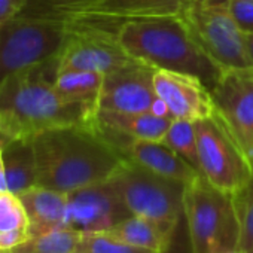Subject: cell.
Listing matches in <instances>:
<instances>
[{
	"instance_id": "obj_1",
	"label": "cell",
	"mask_w": 253,
	"mask_h": 253,
	"mask_svg": "<svg viewBox=\"0 0 253 253\" xmlns=\"http://www.w3.org/2000/svg\"><path fill=\"white\" fill-rule=\"evenodd\" d=\"M57 60L18 70L0 82V125L11 140L67 125H94L95 103L72 101L54 86Z\"/></svg>"
},
{
	"instance_id": "obj_2",
	"label": "cell",
	"mask_w": 253,
	"mask_h": 253,
	"mask_svg": "<svg viewBox=\"0 0 253 253\" xmlns=\"http://www.w3.org/2000/svg\"><path fill=\"white\" fill-rule=\"evenodd\" d=\"M38 186L60 192L110 179L126 160L124 151L94 125H67L36 134Z\"/></svg>"
},
{
	"instance_id": "obj_3",
	"label": "cell",
	"mask_w": 253,
	"mask_h": 253,
	"mask_svg": "<svg viewBox=\"0 0 253 253\" xmlns=\"http://www.w3.org/2000/svg\"><path fill=\"white\" fill-rule=\"evenodd\" d=\"M131 58L155 69L200 78L210 89L222 70L201 51L180 17L126 21L115 32Z\"/></svg>"
},
{
	"instance_id": "obj_4",
	"label": "cell",
	"mask_w": 253,
	"mask_h": 253,
	"mask_svg": "<svg viewBox=\"0 0 253 253\" xmlns=\"http://www.w3.org/2000/svg\"><path fill=\"white\" fill-rule=\"evenodd\" d=\"M183 216L191 253H226L240 249L241 217L237 195L214 188L201 174L185 186Z\"/></svg>"
},
{
	"instance_id": "obj_5",
	"label": "cell",
	"mask_w": 253,
	"mask_h": 253,
	"mask_svg": "<svg viewBox=\"0 0 253 253\" xmlns=\"http://www.w3.org/2000/svg\"><path fill=\"white\" fill-rule=\"evenodd\" d=\"M203 0H51L43 12L69 30H98L115 35L126 21L183 17Z\"/></svg>"
},
{
	"instance_id": "obj_6",
	"label": "cell",
	"mask_w": 253,
	"mask_h": 253,
	"mask_svg": "<svg viewBox=\"0 0 253 253\" xmlns=\"http://www.w3.org/2000/svg\"><path fill=\"white\" fill-rule=\"evenodd\" d=\"M133 216L145 217L170 237L183 216L185 183L160 176L126 158L110 177Z\"/></svg>"
},
{
	"instance_id": "obj_7",
	"label": "cell",
	"mask_w": 253,
	"mask_h": 253,
	"mask_svg": "<svg viewBox=\"0 0 253 253\" xmlns=\"http://www.w3.org/2000/svg\"><path fill=\"white\" fill-rule=\"evenodd\" d=\"M69 36L61 20L26 11L0 27V82L9 75L57 60Z\"/></svg>"
},
{
	"instance_id": "obj_8",
	"label": "cell",
	"mask_w": 253,
	"mask_h": 253,
	"mask_svg": "<svg viewBox=\"0 0 253 253\" xmlns=\"http://www.w3.org/2000/svg\"><path fill=\"white\" fill-rule=\"evenodd\" d=\"M194 125L201 176L214 188L238 195L252 180V161L216 110Z\"/></svg>"
},
{
	"instance_id": "obj_9",
	"label": "cell",
	"mask_w": 253,
	"mask_h": 253,
	"mask_svg": "<svg viewBox=\"0 0 253 253\" xmlns=\"http://www.w3.org/2000/svg\"><path fill=\"white\" fill-rule=\"evenodd\" d=\"M180 18L201 51L222 72L253 67L246 35L234 21L226 0H203Z\"/></svg>"
},
{
	"instance_id": "obj_10",
	"label": "cell",
	"mask_w": 253,
	"mask_h": 253,
	"mask_svg": "<svg viewBox=\"0 0 253 253\" xmlns=\"http://www.w3.org/2000/svg\"><path fill=\"white\" fill-rule=\"evenodd\" d=\"M210 92L216 113L253 164V67L223 70Z\"/></svg>"
},
{
	"instance_id": "obj_11",
	"label": "cell",
	"mask_w": 253,
	"mask_h": 253,
	"mask_svg": "<svg viewBox=\"0 0 253 253\" xmlns=\"http://www.w3.org/2000/svg\"><path fill=\"white\" fill-rule=\"evenodd\" d=\"M155 67L133 58L104 75L98 94V110L166 113L158 109L164 104L155 92Z\"/></svg>"
},
{
	"instance_id": "obj_12",
	"label": "cell",
	"mask_w": 253,
	"mask_h": 253,
	"mask_svg": "<svg viewBox=\"0 0 253 253\" xmlns=\"http://www.w3.org/2000/svg\"><path fill=\"white\" fill-rule=\"evenodd\" d=\"M130 216L112 179L67 194V228L82 234L107 232Z\"/></svg>"
},
{
	"instance_id": "obj_13",
	"label": "cell",
	"mask_w": 253,
	"mask_h": 253,
	"mask_svg": "<svg viewBox=\"0 0 253 253\" xmlns=\"http://www.w3.org/2000/svg\"><path fill=\"white\" fill-rule=\"evenodd\" d=\"M131 60L112 33L69 30L67 41L57 57V73L81 70L107 75Z\"/></svg>"
},
{
	"instance_id": "obj_14",
	"label": "cell",
	"mask_w": 253,
	"mask_h": 253,
	"mask_svg": "<svg viewBox=\"0 0 253 253\" xmlns=\"http://www.w3.org/2000/svg\"><path fill=\"white\" fill-rule=\"evenodd\" d=\"M154 86L157 97L173 119L195 122L214 113L210 88L197 76L157 69Z\"/></svg>"
},
{
	"instance_id": "obj_15",
	"label": "cell",
	"mask_w": 253,
	"mask_h": 253,
	"mask_svg": "<svg viewBox=\"0 0 253 253\" xmlns=\"http://www.w3.org/2000/svg\"><path fill=\"white\" fill-rule=\"evenodd\" d=\"M173 118L169 113L160 112H109L97 110L94 126L109 140L115 136L126 137V140L163 142Z\"/></svg>"
},
{
	"instance_id": "obj_16",
	"label": "cell",
	"mask_w": 253,
	"mask_h": 253,
	"mask_svg": "<svg viewBox=\"0 0 253 253\" xmlns=\"http://www.w3.org/2000/svg\"><path fill=\"white\" fill-rule=\"evenodd\" d=\"M125 157L160 176L185 185L201 174L164 142L131 140L125 148Z\"/></svg>"
},
{
	"instance_id": "obj_17",
	"label": "cell",
	"mask_w": 253,
	"mask_h": 253,
	"mask_svg": "<svg viewBox=\"0 0 253 253\" xmlns=\"http://www.w3.org/2000/svg\"><path fill=\"white\" fill-rule=\"evenodd\" d=\"M30 222V237L67 226V194L35 186L18 195Z\"/></svg>"
},
{
	"instance_id": "obj_18",
	"label": "cell",
	"mask_w": 253,
	"mask_h": 253,
	"mask_svg": "<svg viewBox=\"0 0 253 253\" xmlns=\"http://www.w3.org/2000/svg\"><path fill=\"white\" fill-rule=\"evenodd\" d=\"M8 188L12 194L38 186V164L32 139H17L2 148Z\"/></svg>"
},
{
	"instance_id": "obj_19",
	"label": "cell",
	"mask_w": 253,
	"mask_h": 253,
	"mask_svg": "<svg viewBox=\"0 0 253 253\" xmlns=\"http://www.w3.org/2000/svg\"><path fill=\"white\" fill-rule=\"evenodd\" d=\"M106 234L128 243L136 247L148 249L157 253H166L170 249L171 238L163 228H160L157 223L139 217V216H130L115 225L112 229H109Z\"/></svg>"
},
{
	"instance_id": "obj_20",
	"label": "cell",
	"mask_w": 253,
	"mask_h": 253,
	"mask_svg": "<svg viewBox=\"0 0 253 253\" xmlns=\"http://www.w3.org/2000/svg\"><path fill=\"white\" fill-rule=\"evenodd\" d=\"M30 238V222L21 198L11 191L0 194V250H12Z\"/></svg>"
},
{
	"instance_id": "obj_21",
	"label": "cell",
	"mask_w": 253,
	"mask_h": 253,
	"mask_svg": "<svg viewBox=\"0 0 253 253\" xmlns=\"http://www.w3.org/2000/svg\"><path fill=\"white\" fill-rule=\"evenodd\" d=\"M104 75L94 72L70 70L57 73L54 79L55 89L72 101L95 103L98 106V94Z\"/></svg>"
},
{
	"instance_id": "obj_22",
	"label": "cell",
	"mask_w": 253,
	"mask_h": 253,
	"mask_svg": "<svg viewBox=\"0 0 253 253\" xmlns=\"http://www.w3.org/2000/svg\"><path fill=\"white\" fill-rule=\"evenodd\" d=\"M82 232L73 228H57L38 235L14 247L12 253H73L81 241Z\"/></svg>"
},
{
	"instance_id": "obj_23",
	"label": "cell",
	"mask_w": 253,
	"mask_h": 253,
	"mask_svg": "<svg viewBox=\"0 0 253 253\" xmlns=\"http://www.w3.org/2000/svg\"><path fill=\"white\" fill-rule=\"evenodd\" d=\"M163 142L167 146H170L174 152H177L197 171H200L197 133H195V125L192 121L173 119Z\"/></svg>"
},
{
	"instance_id": "obj_24",
	"label": "cell",
	"mask_w": 253,
	"mask_h": 253,
	"mask_svg": "<svg viewBox=\"0 0 253 253\" xmlns=\"http://www.w3.org/2000/svg\"><path fill=\"white\" fill-rule=\"evenodd\" d=\"M73 253H157V252L124 243L106 232H89V234H82L81 241Z\"/></svg>"
},
{
	"instance_id": "obj_25",
	"label": "cell",
	"mask_w": 253,
	"mask_h": 253,
	"mask_svg": "<svg viewBox=\"0 0 253 253\" xmlns=\"http://www.w3.org/2000/svg\"><path fill=\"white\" fill-rule=\"evenodd\" d=\"M241 217V244L240 249L253 252V176L249 185L237 195Z\"/></svg>"
},
{
	"instance_id": "obj_26",
	"label": "cell",
	"mask_w": 253,
	"mask_h": 253,
	"mask_svg": "<svg viewBox=\"0 0 253 253\" xmlns=\"http://www.w3.org/2000/svg\"><path fill=\"white\" fill-rule=\"evenodd\" d=\"M226 2L238 29L244 35L253 33V0H226Z\"/></svg>"
},
{
	"instance_id": "obj_27",
	"label": "cell",
	"mask_w": 253,
	"mask_h": 253,
	"mask_svg": "<svg viewBox=\"0 0 253 253\" xmlns=\"http://www.w3.org/2000/svg\"><path fill=\"white\" fill-rule=\"evenodd\" d=\"M30 0H0V27L26 11Z\"/></svg>"
},
{
	"instance_id": "obj_28",
	"label": "cell",
	"mask_w": 253,
	"mask_h": 253,
	"mask_svg": "<svg viewBox=\"0 0 253 253\" xmlns=\"http://www.w3.org/2000/svg\"><path fill=\"white\" fill-rule=\"evenodd\" d=\"M6 191H9V188H8L6 171H5V164H3V157H2V148H0V194Z\"/></svg>"
},
{
	"instance_id": "obj_29",
	"label": "cell",
	"mask_w": 253,
	"mask_h": 253,
	"mask_svg": "<svg viewBox=\"0 0 253 253\" xmlns=\"http://www.w3.org/2000/svg\"><path fill=\"white\" fill-rule=\"evenodd\" d=\"M246 43H247V52H249L250 61L253 64V33H247L246 35Z\"/></svg>"
},
{
	"instance_id": "obj_30",
	"label": "cell",
	"mask_w": 253,
	"mask_h": 253,
	"mask_svg": "<svg viewBox=\"0 0 253 253\" xmlns=\"http://www.w3.org/2000/svg\"><path fill=\"white\" fill-rule=\"evenodd\" d=\"M9 142H12V140L5 134V131H3V128H2V125H0V148H3V146L8 145Z\"/></svg>"
},
{
	"instance_id": "obj_31",
	"label": "cell",
	"mask_w": 253,
	"mask_h": 253,
	"mask_svg": "<svg viewBox=\"0 0 253 253\" xmlns=\"http://www.w3.org/2000/svg\"><path fill=\"white\" fill-rule=\"evenodd\" d=\"M226 253H253V252H247V250H243V249H237V250H232V252H226Z\"/></svg>"
},
{
	"instance_id": "obj_32",
	"label": "cell",
	"mask_w": 253,
	"mask_h": 253,
	"mask_svg": "<svg viewBox=\"0 0 253 253\" xmlns=\"http://www.w3.org/2000/svg\"><path fill=\"white\" fill-rule=\"evenodd\" d=\"M0 253H12V252H9V250H0Z\"/></svg>"
}]
</instances>
